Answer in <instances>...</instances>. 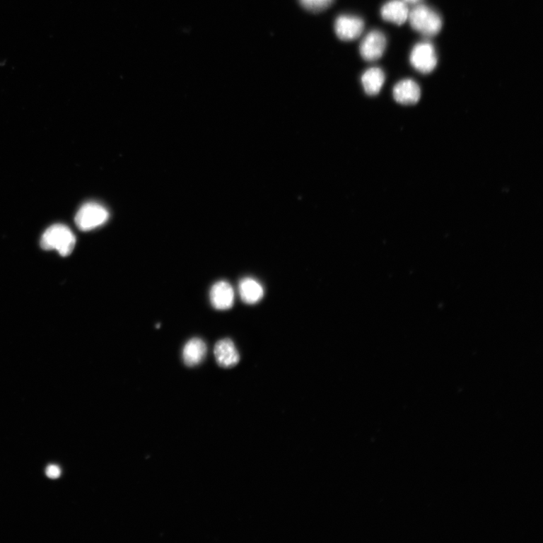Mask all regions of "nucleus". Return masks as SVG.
I'll use <instances>...</instances> for the list:
<instances>
[{"label":"nucleus","mask_w":543,"mask_h":543,"mask_svg":"<svg viewBox=\"0 0 543 543\" xmlns=\"http://www.w3.org/2000/svg\"><path fill=\"white\" fill-rule=\"evenodd\" d=\"M44 250H56L62 257L70 255L76 245V237L69 228L54 224L45 231L41 239Z\"/></svg>","instance_id":"obj_1"},{"label":"nucleus","mask_w":543,"mask_h":543,"mask_svg":"<svg viewBox=\"0 0 543 543\" xmlns=\"http://www.w3.org/2000/svg\"><path fill=\"white\" fill-rule=\"evenodd\" d=\"M411 28L425 37H434L443 28V19L433 8L425 5L414 7L409 13Z\"/></svg>","instance_id":"obj_2"},{"label":"nucleus","mask_w":543,"mask_h":543,"mask_svg":"<svg viewBox=\"0 0 543 543\" xmlns=\"http://www.w3.org/2000/svg\"><path fill=\"white\" fill-rule=\"evenodd\" d=\"M109 216L108 211L103 206L96 202H88L79 209L75 222L79 230L89 231L104 225Z\"/></svg>","instance_id":"obj_3"},{"label":"nucleus","mask_w":543,"mask_h":543,"mask_svg":"<svg viewBox=\"0 0 543 543\" xmlns=\"http://www.w3.org/2000/svg\"><path fill=\"white\" fill-rule=\"evenodd\" d=\"M410 62L415 69L422 74L435 70L438 59L433 44L428 42L418 43L411 51Z\"/></svg>","instance_id":"obj_4"},{"label":"nucleus","mask_w":543,"mask_h":543,"mask_svg":"<svg viewBox=\"0 0 543 543\" xmlns=\"http://www.w3.org/2000/svg\"><path fill=\"white\" fill-rule=\"evenodd\" d=\"M387 47V39L379 30L367 34L360 45V54L367 62L377 61L381 58Z\"/></svg>","instance_id":"obj_5"},{"label":"nucleus","mask_w":543,"mask_h":543,"mask_svg":"<svg viewBox=\"0 0 543 543\" xmlns=\"http://www.w3.org/2000/svg\"><path fill=\"white\" fill-rule=\"evenodd\" d=\"M365 28L364 21L353 16H341L337 18L334 30L339 39L352 41L358 38Z\"/></svg>","instance_id":"obj_6"},{"label":"nucleus","mask_w":543,"mask_h":543,"mask_svg":"<svg viewBox=\"0 0 543 543\" xmlns=\"http://www.w3.org/2000/svg\"><path fill=\"white\" fill-rule=\"evenodd\" d=\"M210 300L212 307L218 310L230 309L234 303L235 293L229 282L220 281L211 287Z\"/></svg>","instance_id":"obj_7"},{"label":"nucleus","mask_w":543,"mask_h":543,"mask_svg":"<svg viewBox=\"0 0 543 543\" xmlns=\"http://www.w3.org/2000/svg\"><path fill=\"white\" fill-rule=\"evenodd\" d=\"M214 357L218 364L224 368L235 366L240 361L239 352L230 339H223L215 344Z\"/></svg>","instance_id":"obj_8"},{"label":"nucleus","mask_w":543,"mask_h":543,"mask_svg":"<svg viewBox=\"0 0 543 543\" xmlns=\"http://www.w3.org/2000/svg\"><path fill=\"white\" fill-rule=\"evenodd\" d=\"M421 90L420 86L412 81L407 78L396 84L393 88V97L398 103L404 105H411L416 104L420 100Z\"/></svg>","instance_id":"obj_9"},{"label":"nucleus","mask_w":543,"mask_h":543,"mask_svg":"<svg viewBox=\"0 0 543 543\" xmlns=\"http://www.w3.org/2000/svg\"><path fill=\"white\" fill-rule=\"evenodd\" d=\"M207 350V346L202 339H189L183 349L182 357L185 364L189 367L199 365L205 359Z\"/></svg>","instance_id":"obj_10"},{"label":"nucleus","mask_w":543,"mask_h":543,"mask_svg":"<svg viewBox=\"0 0 543 543\" xmlns=\"http://www.w3.org/2000/svg\"><path fill=\"white\" fill-rule=\"evenodd\" d=\"M409 11L403 0H390L381 8L383 20L402 25L409 18Z\"/></svg>","instance_id":"obj_11"},{"label":"nucleus","mask_w":543,"mask_h":543,"mask_svg":"<svg viewBox=\"0 0 543 543\" xmlns=\"http://www.w3.org/2000/svg\"><path fill=\"white\" fill-rule=\"evenodd\" d=\"M241 299L247 304H255L264 297V288L259 283L252 278H245L240 283Z\"/></svg>","instance_id":"obj_12"},{"label":"nucleus","mask_w":543,"mask_h":543,"mask_svg":"<svg viewBox=\"0 0 543 543\" xmlns=\"http://www.w3.org/2000/svg\"><path fill=\"white\" fill-rule=\"evenodd\" d=\"M384 72L378 67L370 68L361 77L366 93L368 95H377L385 83Z\"/></svg>","instance_id":"obj_13"},{"label":"nucleus","mask_w":543,"mask_h":543,"mask_svg":"<svg viewBox=\"0 0 543 543\" xmlns=\"http://www.w3.org/2000/svg\"><path fill=\"white\" fill-rule=\"evenodd\" d=\"M333 0H300L302 6L312 13H320L329 7Z\"/></svg>","instance_id":"obj_14"},{"label":"nucleus","mask_w":543,"mask_h":543,"mask_svg":"<svg viewBox=\"0 0 543 543\" xmlns=\"http://www.w3.org/2000/svg\"><path fill=\"white\" fill-rule=\"evenodd\" d=\"M47 477L50 479H57L60 477L61 469L59 467L52 465L47 469Z\"/></svg>","instance_id":"obj_15"},{"label":"nucleus","mask_w":543,"mask_h":543,"mask_svg":"<svg viewBox=\"0 0 543 543\" xmlns=\"http://www.w3.org/2000/svg\"><path fill=\"white\" fill-rule=\"evenodd\" d=\"M403 1L409 4H416L420 2L421 0H403Z\"/></svg>","instance_id":"obj_16"}]
</instances>
